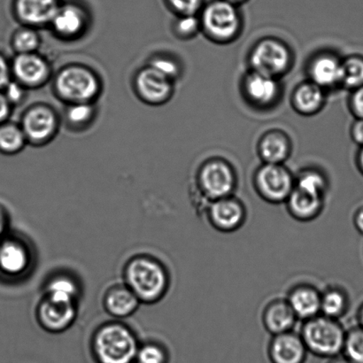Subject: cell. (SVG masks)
<instances>
[{"label":"cell","mask_w":363,"mask_h":363,"mask_svg":"<svg viewBox=\"0 0 363 363\" xmlns=\"http://www.w3.org/2000/svg\"><path fill=\"white\" fill-rule=\"evenodd\" d=\"M12 105L6 99L4 92L0 91V124L6 122L12 111Z\"/></svg>","instance_id":"42"},{"label":"cell","mask_w":363,"mask_h":363,"mask_svg":"<svg viewBox=\"0 0 363 363\" xmlns=\"http://www.w3.org/2000/svg\"><path fill=\"white\" fill-rule=\"evenodd\" d=\"M357 325L363 329V302L357 309Z\"/></svg>","instance_id":"45"},{"label":"cell","mask_w":363,"mask_h":363,"mask_svg":"<svg viewBox=\"0 0 363 363\" xmlns=\"http://www.w3.org/2000/svg\"><path fill=\"white\" fill-rule=\"evenodd\" d=\"M284 205L291 218L300 223H311L322 215L325 208L326 198L294 187Z\"/></svg>","instance_id":"18"},{"label":"cell","mask_w":363,"mask_h":363,"mask_svg":"<svg viewBox=\"0 0 363 363\" xmlns=\"http://www.w3.org/2000/svg\"><path fill=\"white\" fill-rule=\"evenodd\" d=\"M28 89L21 84L16 80H11L9 84L4 88V94H5L9 101L12 106L20 105L26 99Z\"/></svg>","instance_id":"37"},{"label":"cell","mask_w":363,"mask_h":363,"mask_svg":"<svg viewBox=\"0 0 363 363\" xmlns=\"http://www.w3.org/2000/svg\"><path fill=\"white\" fill-rule=\"evenodd\" d=\"M298 321L321 315V290L314 284L300 283L290 288L286 296Z\"/></svg>","instance_id":"17"},{"label":"cell","mask_w":363,"mask_h":363,"mask_svg":"<svg viewBox=\"0 0 363 363\" xmlns=\"http://www.w3.org/2000/svg\"><path fill=\"white\" fill-rule=\"evenodd\" d=\"M77 312V303L55 300L44 295L37 308V319L46 332L60 333L73 325Z\"/></svg>","instance_id":"13"},{"label":"cell","mask_w":363,"mask_h":363,"mask_svg":"<svg viewBox=\"0 0 363 363\" xmlns=\"http://www.w3.org/2000/svg\"><path fill=\"white\" fill-rule=\"evenodd\" d=\"M169 354L162 345L147 342L140 345L135 363H168Z\"/></svg>","instance_id":"34"},{"label":"cell","mask_w":363,"mask_h":363,"mask_svg":"<svg viewBox=\"0 0 363 363\" xmlns=\"http://www.w3.org/2000/svg\"><path fill=\"white\" fill-rule=\"evenodd\" d=\"M355 230L363 236V205L358 206L353 215Z\"/></svg>","instance_id":"43"},{"label":"cell","mask_w":363,"mask_h":363,"mask_svg":"<svg viewBox=\"0 0 363 363\" xmlns=\"http://www.w3.org/2000/svg\"><path fill=\"white\" fill-rule=\"evenodd\" d=\"M311 81L323 89L341 85L342 60L336 56L323 53L315 57L309 66Z\"/></svg>","instance_id":"23"},{"label":"cell","mask_w":363,"mask_h":363,"mask_svg":"<svg viewBox=\"0 0 363 363\" xmlns=\"http://www.w3.org/2000/svg\"><path fill=\"white\" fill-rule=\"evenodd\" d=\"M201 30L212 40L227 43L233 40L240 30L241 21L236 5L227 0H215L203 10Z\"/></svg>","instance_id":"5"},{"label":"cell","mask_w":363,"mask_h":363,"mask_svg":"<svg viewBox=\"0 0 363 363\" xmlns=\"http://www.w3.org/2000/svg\"><path fill=\"white\" fill-rule=\"evenodd\" d=\"M87 13L74 4L60 6L50 27L53 33L63 40H76L84 35L88 28Z\"/></svg>","instance_id":"14"},{"label":"cell","mask_w":363,"mask_h":363,"mask_svg":"<svg viewBox=\"0 0 363 363\" xmlns=\"http://www.w3.org/2000/svg\"><path fill=\"white\" fill-rule=\"evenodd\" d=\"M259 152L264 163L283 164L289 157L291 143L288 138L280 131H272L262 137Z\"/></svg>","instance_id":"25"},{"label":"cell","mask_w":363,"mask_h":363,"mask_svg":"<svg viewBox=\"0 0 363 363\" xmlns=\"http://www.w3.org/2000/svg\"><path fill=\"white\" fill-rule=\"evenodd\" d=\"M300 335L308 351L315 357L330 359L342 354L347 330L340 320L319 315L302 322Z\"/></svg>","instance_id":"4"},{"label":"cell","mask_w":363,"mask_h":363,"mask_svg":"<svg viewBox=\"0 0 363 363\" xmlns=\"http://www.w3.org/2000/svg\"><path fill=\"white\" fill-rule=\"evenodd\" d=\"M327 363H353L344 357L343 354L337 355L335 357L328 359Z\"/></svg>","instance_id":"44"},{"label":"cell","mask_w":363,"mask_h":363,"mask_svg":"<svg viewBox=\"0 0 363 363\" xmlns=\"http://www.w3.org/2000/svg\"><path fill=\"white\" fill-rule=\"evenodd\" d=\"M341 85L348 90L363 86V57L352 55L342 60Z\"/></svg>","instance_id":"31"},{"label":"cell","mask_w":363,"mask_h":363,"mask_svg":"<svg viewBox=\"0 0 363 363\" xmlns=\"http://www.w3.org/2000/svg\"><path fill=\"white\" fill-rule=\"evenodd\" d=\"M134 88L138 98L145 104L161 106L172 99L174 82L147 65L135 77Z\"/></svg>","instance_id":"11"},{"label":"cell","mask_w":363,"mask_h":363,"mask_svg":"<svg viewBox=\"0 0 363 363\" xmlns=\"http://www.w3.org/2000/svg\"><path fill=\"white\" fill-rule=\"evenodd\" d=\"M201 30V21L196 16H180L173 26L174 33L181 39L194 38Z\"/></svg>","instance_id":"36"},{"label":"cell","mask_w":363,"mask_h":363,"mask_svg":"<svg viewBox=\"0 0 363 363\" xmlns=\"http://www.w3.org/2000/svg\"><path fill=\"white\" fill-rule=\"evenodd\" d=\"M325 99L323 89L311 81L298 85L294 94L293 103L301 115L311 116L320 111Z\"/></svg>","instance_id":"26"},{"label":"cell","mask_w":363,"mask_h":363,"mask_svg":"<svg viewBox=\"0 0 363 363\" xmlns=\"http://www.w3.org/2000/svg\"><path fill=\"white\" fill-rule=\"evenodd\" d=\"M78 286L76 281L69 276L57 275L45 286V296L55 300L77 303Z\"/></svg>","instance_id":"28"},{"label":"cell","mask_w":363,"mask_h":363,"mask_svg":"<svg viewBox=\"0 0 363 363\" xmlns=\"http://www.w3.org/2000/svg\"><path fill=\"white\" fill-rule=\"evenodd\" d=\"M348 291L339 284H330L321 290V315L340 320L350 308Z\"/></svg>","instance_id":"24"},{"label":"cell","mask_w":363,"mask_h":363,"mask_svg":"<svg viewBox=\"0 0 363 363\" xmlns=\"http://www.w3.org/2000/svg\"><path fill=\"white\" fill-rule=\"evenodd\" d=\"M60 6L58 0H16V11L26 26L38 28L50 26Z\"/></svg>","instance_id":"19"},{"label":"cell","mask_w":363,"mask_h":363,"mask_svg":"<svg viewBox=\"0 0 363 363\" xmlns=\"http://www.w3.org/2000/svg\"><path fill=\"white\" fill-rule=\"evenodd\" d=\"M147 65L172 82H175L181 74V67L179 62L172 57L164 55L152 57L149 60Z\"/></svg>","instance_id":"35"},{"label":"cell","mask_w":363,"mask_h":363,"mask_svg":"<svg viewBox=\"0 0 363 363\" xmlns=\"http://www.w3.org/2000/svg\"><path fill=\"white\" fill-rule=\"evenodd\" d=\"M138 347L136 335L122 323H106L92 335L91 351L98 363H135Z\"/></svg>","instance_id":"2"},{"label":"cell","mask_w":363,"mask_h":363,"mask_svg":"<svg viewBox=\"0 0 363 363\" xmlns=\"http://www.w3.org/2000/svg\"><path fill=\"white\" fill-rule=\"evenodd\" d=\"M55 94L67 104L94 103L102 91L97 73L81 64L62 67L53 82Z\"/></svg>","instance_id":"3"},{"label":"cell","mask_w":363,"mask_h":363,"mask_svg":"<svg viewBox=\"0 0 363 363\" xmlns=\"http://www.w3.org/2000/svg\"><path fill=\"white\" fill-rule=\"evenodd\" d=\"M12 45L17 55L37 52L41 45V38L35 28H21L13 35Z\"/></svg>","instance_id":"32"},{"label":"cell","mask_w":363,"mask_h":363,"mask_svg":"<svg viewBox=\"0 0 363 363\" xmlns=\"http://www.w3.org/2000/svg\"><path fill=\"white\" fill-rule=\"evenodd\" d=\"M28 144L43 147L58 133L60 119L55 109L45 104L31 106L24 112L20 124Z\"/></svg>","instance_id":"8"},{"label":"cell","mask_w":363,"mask_h":363,"mask_svg":"<svg viewBox=\"0 0 363 363\" xmlns=\"http://www.w3.org/2000/svg\"><path fill=\"white\" fill-rule=\"evenodd\" d=\"M124 284L136 295L141 303L154 304L165 296L169 288L168 270L150 255H136L123 269Z\"/></svg>","instance_id":"1"},{"label":"cell","mask_w":363,"mask_h":363,"mask_svg":"<svg viewBox=\"0 0 363 363\" xmlns=\"http://www.w3.org/2000/svg\"><path fill=\"white\" fill-rule=\"evenodd\" d=\"M267 353L272 363H305L308 351L300 333L293 330L272 336Z\"/></svg>","instance_id":"15"},{"label":"cell","mask_w":363,"mask_h":363,"mask_svg":"<svg viewBox=\"0 0 363 363\" xmlns=\"http://www.w3.org/2000/svg\"><path fill=\"white\" fill-rule=\"evenodd\" d=\"M341 354L351 362L363 363V329L360 326L347 330Z\"/></svg>","instance_id":"33"},{"label":"cell","mask_w":363,"mask_h":363,"mask_svg":"<svg viewBox=\"0 0 363 363\" xmlns=\"http://www.w3.org/2000/svg\"><path fill=\"white\" fill-rule=\"evenodd\" d=\"M141 302L125 284H113L106 291L103 306L108 315L117 319L129 318Z\"/></svg>","instance_id":"21"},{"label":"cell","mask_w":363,"mask_h":363,"mask_svg":"<svg viewBox=\"0 0 363 363\" xmlns=\"http://www.w3.org/2000/svg\"><path fill=\"white\" fill-rule=\"evenodd\" d=\"M199 195L206 201H216L234 195L237 177L233 167L223 160L215 159L206 162L197 177Z\"/></svg>","instance_id":"7"},{"label":"cell","mask_w":363,"mask_h":363,"mask_svg":"<svg viewBox=\"0 0 363 363\" xmlns=\"http://www.w3.org/2000/svg\"><path fill=\"white\" fill-rule=\"evenodd\" d=\"M12 67L5 57L0 55V90H4V88L9 84L11 79V77H12Z\"/></svg>","instance_id":"40"},{"label":"cell","mask_w":363,"mask_h":363,"mask_svg":"<svg viewBox=\"0 0 363 363\" xmlns=\"http://www.w3.org/2000/svg\"><path fill=\"white\" fill-rule=\"evenodd\" d=\"M261 320L263 328L270 336L293 332L298 321L286 297L274 298L267 302Z\"/></svg>","instance_id":"16"},{"label":"cell","mask_w":363,"mask_h":363,"mask_svg":"<svg viewBox=\"0 0 363 363\" xmlns=\"http://www.w3.org/2000/svg\"><path fill=\"white\" fill-rule=\"evenodd\" d=\"M170 7L180 16H196L201 9L202 0H168Z\"/></svg>","instance_id":"38"},{"label":"cell","mask_w":363,"mask_h":363,"mask_svg":"<svg viewBox=\"0 0 363 363\" xmlns=\"http://www.w3.org/2000/svg\"><path fill=\"white\" fill-rule=\"evenodd\" d=\"M11 67L16 80L28 90L44 86L51 78V64L38 52L17 55Z\"/></svg>","instance_id":"12"},{"label":"cell","mask_w":363,"mask_h":363,"mask_svg":"<svg viewBox=\"0 0 363 363\" xmlns=\"http://www.w3.org/2000/svg\"><path fill=\"white\" fill-rule=\"evenodd\" d=\"M28 245L18 238H9L0 245V269L9 275L27 272L31 261Z\"/></svg>","instance_id":"22"},{"label":"cell","mask_w":363,"mask_h":363,"mask_svg":"<svg viewBox=\"0 0 363 363\" xmlns=\"http://www.w3.org/2000/svg\"><path fill=\"white\" fill-rule=\"evenodd\" d=\"M295 187L308 194L326 198L329 183L327 177L319 170L308 169L302 170L295 177Z\"/></svg>","instance_id":"30"},{"label":"cell","mask_w":363,"mask_h":363,"mask_svg":"<svg viewBox=\"0 0 363 363\" xmlns=\"http://www.w3.org/2000/svg\"><path fill=\"white\" fill-rule=\"evenodd\" d=\"M351 137L355 144L363 147V119H357L351 127Z\"/></svg>","instance_id":"41"},{"label":"cell","mask_w":363,"mask_h":363,"mask_svg":"<svg viewBox=\"0 0 363 363\" xmlns=\"http://www.w3.org/2000/svg\"><path fill=\"white\" fill-rule=\"evenodd\" d=\"M27 145V138L21 125L10 123L0 124V151L4 154L16 155Z\"/></svg>","instance_id":"29"},{"label":"cell","mask_w":363,"mask_h":363,"mask_svg":"<svg viewBox=\"0 0 363 363\" xmlns=\"http://www.w3.org/2000/svg\"><path fill=\"white\" fill-rule=\"evenodd\" d=\"M357 166L359 170H360L363 175V147H361V150L359 152L357 156Z\"/></svg>","instance_id":"46"},{"label":"cell","mask_w":363,"mask_h":363,"mask_svg":"<svg viewBox=\"0 0 363 363\" xmlns=\"http://www.w3.org/2000/svg\"><path fill=\"white\" fill-rule=\"evenodd\" d=\"M350 108L357 119H363V86L352 91Z\"/></svg>","instance_id":"39"},{"label":"cell","mask_w":363,"mask_h":363,"mask_svg":"<svg viewBox=\"0 0 363 363\" xmlns=\"http://www.w3.org/2000/svg\"><path fill=\"white\" fill-rule=\"evenodd\" d=\"M244 91L249 101L257 106H269L277 101L280 87L277 78L252 71L244 80Z\"/></svg>","instance_id":"20"},{"label":"cell","mask_w":363,"mask_h":363,"mask_svg":"<svg viewBox=\"0 0 363 363\" xmlns=\"http://www.w3.org/2000/svg\"><path fill=\"white\" fill-rule=\"evenodd\" d=\"M97 116L94 103L69 104L65 112L67 126L74 130H84L91 125Z\"/></svg>","instance_id":"27"},{"label":"cell","mask_w":363,"mask_h":363,"mask_svg":"<svg viewBox=\"0 0 363 363\" xmlns=\"http://www.w3.org/2000/svg\"><path fill=\"white\" fill-rule=\"evenodd\" d=\"M250 64L252 71L277 79L289 69L291 52L284 43L277 39H263L252 49Z\"/></svg>","instance_id":"9"},{"label":"cell","mask_w":363,"mask_h":363,"mask_svg":"<svg viewBox=\"0 0 363 363\" xmlns=\"http://www.w3.org/2000/svg\"><path fill=\"white\" fill-rule=\"evenodd\" d=\"M206 216L210 225L219 233H233L244 226L247 208L236 196L216 199L206 206Z\"/></svg>","instance_id":"10"},{"label":"cell","mask_w":363,"mask_h":363,"mask_svg":"<svg viewBox=\"0 0 363 363\" xmlns=\"http://www.w3.org/2000/svg\"><path fill=\"white\" fill-rule=\"evenodd\" d=\"M254 187L269 204H284L295 187V177L283 164L264 163L256 170Z\"/></svg>","instance_id":"6"},{"label":"cell","mask_w":363,"mask_h":363,"mask_svg":"<svg viewBox=\"0 0 363 363\" xmlns=\"http://www.w3.org/2000/svg\"><path fill=\"white\" fill-rule=\"evenodd\" d=\"M227 1H229L230 3L234 4V5H236V4L243 2L244 0H227Z\"/></svg>","instance_id":"47"}]
</instances>
